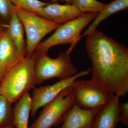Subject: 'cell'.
Segmentation results:
<instances>
[{"label":"cell","mask_w":128,"mask_h":128,"mask_svg":"<svg viewBox=\"0 0 128 128\" xmlns=\"http://www.w3.org/2000/svg\"><path fill=\"white\" fill-rule=\"evenodd\" d=\"M86 48L92 64V79L115 96L128 92V49L96 29L87 35Z\"/></svg>","instance_id":"6da1fadb"},{"label":"cell","mask_w":128,"mask_h":128,"mask_svg":"<svg viewBox=\"0 0 128 128\" xmlns=\"http://www.w3.org/2000/svg\"><path fill=\"white\" fill-rule=\"evenodd\" d=\"M36 85L33 60L26 56L8 70L0 82V94L12 104Z\"/></svg>","instance_id":"7a4b0ae2"},{"label":"cell","mask_w":128,"mask_h":128,"mask_svg":"<svg viewBox=\"0 0 128 128\" xmlns=\"http://www.w3.org/2000/svg\"><path fill=\"white\" fill-rule=\"evenodd\" d=\"M47 52L36 50L31 56L34 62L36 84L57 78L60 80L71 77L77 73L78 69L72 61L68 50L52 58Z\"/></svg>","instance_id":"3957f363"},{"label":"cell","mask_w":128,"mask_h":128,"mask_svg":"<svg viewBox=\"0 0 128 128\" xmlns=\"http://www.w3.org/2000/svg\"><path fill=\"white\" fill-rule=\"evenodd\" d=\"M98 13H83L77 18L60 25L51 36L40 43L36 50L48 52L54 46L70 44L71 46L68 50L71 52L80 40L82 30L95 19Z\"/></svg>","instance_id":"277c9868"},{"label":"cell","mask_w":128,"mask_h":128,"mask_svg":"<svg viewBox=\"0 0 128 128\" xmlns=\"http://www.w3.org/2000/svg\"><path fill=\"white\" fill-rule=\"evenodd\" d=\"M70 88L74 105L86 110L102 107L115 96L92 79H77L73 82Z\"/></svg>","instance_id":"5b68a950"},{"label":"cell","mask_w":128,"mask_h":128,"mask_svg":"<svg viewBox=\"0 0 128 128\" xmlns=\"http://www.w3.org/2000/svg\"><path fill=\"white\" fill-rule=\"evenodd\" d=\"M15 12L26 33V56L31 57L41 40L47 34L56 30L60 25L34 12L16 6Z\"/></svg>","instance_id":"8992f818"},{"label":"cell","mask_w":128,"mask_h":128,"mask_svg":"<svg viewBox=\"0 0 128 128\" xmlns=\"http://www.w3.org/2000/svg\"><path fill=\"white\" fill-rule=\"evenodd\" d=\"M74 105L70 87L62 91L43 107L38 117L29 128H50L62 122L64 114Z\"/></svg>","instance_id":"52a82bcc"},{"label":"cell","mask_w":128,"mask_h":128,"mask_svg":"<svg viewBox=\"0 0 128 128\" xmlns=\"http://www.w3.org/2000/svg\"><path fill=\"white\" fill-rule=\"evenodd\" d=\"M91 69L77 73L70 78L60 80L53 84L34 88L31 97V115L34 117L37 111L54 99L64 89L70 87L75 80L87 75Z\"/></svg>","instance_id":"ba28073f"},{"label":"cell","mask_w":128,"mask_h":128,"mask_svg":"<svg viewBox=\"0 0 128 128\" xmlns=\"http://www.w3.org/2000/svg\"><path fill=\"white\" fill-rule=\"evenodd\" d=\"M35 13L59 25L73 20L83 14L73 5L60 4L57 2H50Z\"/></svg>","instance_id":"9c48e42d"},{"label":"cell","mask_w":128,"mask_h":128,"mask_svg":"<svg viewBox=\"0 0 128 128\" xmlns=\"http://www.w3.org/2000/svg\"><path fill=\"white\" fill-rule=\"evenodd\" d=\"M120 97L115 96L98 110L92 121V128H115L120 122Z\"/></svg>","instance_id":"30bf717a"},{"label":"cell","mask_w":128,"mask_h":128,"mask_svg":"<svg viewBox=\"0 0 128 128\" xmlns=\"http://www.w3.org/2000/svg\"><path fill=\"white\" fill-rule=\"evenodd\" d=\"M101 108L86 110L74 105L64 114L60 128H92L94 117Z\"/></svg>","instance_id":"8fae6325"},{"label":"cell","mask_w":128,"mask_h":128,"mask_svg":"<svg viewBox=\"0 0 128 128\" xmlns=\"http://www.w3.org/2000/svg\"><path fill=\"white\" fill-rule=\"evenodd\" d=\"M7 27V25L0 31V59L9 70L24 57L19 52Z\"/></svg>","instance_id":"7c38bea8"},{"label":"cell","mask_w":128,"mask_h":128,"mask_svg":"<svg viewBox=\"0 0 128 128\" xmlns=\"http://www.w3.org/2000/svg\"><path fill=\"white\" fill-rule=\"evenodd\" d=\"M31 105V96L29 92L16 102L12 108L13 124L15 128H29L28 122Z\"/></svg>","instance_id":"4fadbf2b"},{"label":"cell","mask_w":128,"mask_h":128,"mask_svg":"<svg viewBox=\"0 0 128 128\" xmlns=\"http://www.w3.org/2000/svg\"><path fill=\"white\" fill-rule=\"evenodd\" d=\"M128 8V0H114L109 4H107L105 8L98 13L88 28L81 36V38L92 32L100 24L109 16Z\"/></svg>","instance_id":"5bb4252c"},{"label":"cell","mask_w":128,"mask_h":128,"mask_svg":"<svg viewBox=\"0 0 128 128\" xmlns=\"http://www.w3.org/2000/svg\"><path fill=\"white\" fill-rule=\"evenodd\" d=\"M9 34L23 57L26 56V43L23 25L16 12L12 15L7 25Z\"/></svg>","instance_id":"9a60e30c"},{"label":"cell","mask_w":128,"mask_h":128,"mask_svg":"<svg viewBox=\"0 0 128 128\" xmlns=\"http://www.w3.org/2000/svg\"><path fill=\"white\" fill-rule=\"evenodd\" d=\"M71 4L76 7L82 13H99L107 5L97 0H73Z\"/></svg>","instance_id":"2e32d148"},{"label":"cell","mask_w":128,"mask_h":128,"mask_svg":"<svg viewBox=\"0 0 128 128\" xmlns=\"http://www.w3.org/2000/svg\"><path fill=\"white\" fill-rule=\"evenodd\" d=\"M12 104L0 94V127L13 124V109Z\"/></svg>","instance_id":"e0dca14e"},{"label":"cell","mask_w":128,"mask_h":128,"mask_svg":"<svg viewBox=\"0 0 128 128\" xmlns=\"http://www.w3.org/2000/svg\"><path fill=\"white\" fill-rule=\"evenodd\" d=\"M16 7L36 13L51 2H43L40 0H10Z\"/></svg>","instance_id":"ac0fdd59"},{"label":"cell","mask_w":128,"mask_h":128,"mask_svg":"<svg viewBox=\"0 0 128 128\" xmlns=\"http://www.w3.org/2000/svg\"><path fill=\"white\" fill-rule=\"evenodd\" d=\"M16 7L10 0H0V20L4 24L8 25L12 15L16 12Z\"/></svg>","instance_id":"d6986e66"},{"label":"cell","mask_w":128,"mask_h":128,"mask_svg":"<svg viewBox=\"0 0 128 128\" xmlns=\"http://www.w3.org/2000/svg\"><path fill=\"white\" fill-rule=\"evenodd\" d=\"M120 122L126 126L128 125V102L120 104Z\"/></svg>","instance_id":"ffe728a7"},{"label":"cell","mask_w":128,"mask_h":128,"mask_svg":"<svg viewBox=\"0 0 128 128\" xmlns=\"http://www.w3.org/2000/svg\"><path fill=\"white\" fill-rule=\"evenodd\" d=\"M8 70L0 59V82L4 77Z\"/></svg>","instance_id":"44dd1931"},{"label":"cell","mask_w":128,"mask_h":128,"mask_svg":"<svg viewBox=\"0 0 128 128\" xmlns=\"http://www.w3.org/2000/svg\"><path fill=\"white\" fill-rule=\"evenodd\" d=\"M41 0L44 1L51 2H57L58 1H61L65 2H66V4H71L73 0Z\"/></svg>","instance_id":"7402d4cb"},{"label":"cell","mask_w":128,"mask_h":128,"mask_svg":"<svg viewBox=\"0 0 128 128\" xmlns=\"http://www.w3.org/2000/svg\"><path fill=\"white\" fill-rule=\"evenodd\" d=\"M0 128H15V127H14L13 124H10L0 127Z\"/></svg>","instance_id":"603a6c76"},{"label":"cell","mask_w":128,"mask_h":128,"mask_svg":"<svg viewBox=\"0 0 128 128\" xmlns=\"http://www.w3.org/2000/svg\"><path fill=\"white\" fill-rule=\"evenodd\" d=\"M6 25H5V24H3L1 23V22H0V31L2 30V29L4 27L6 26Z\"/></svg>","instance_id":"cb8c5ba5"}]
</instances>
